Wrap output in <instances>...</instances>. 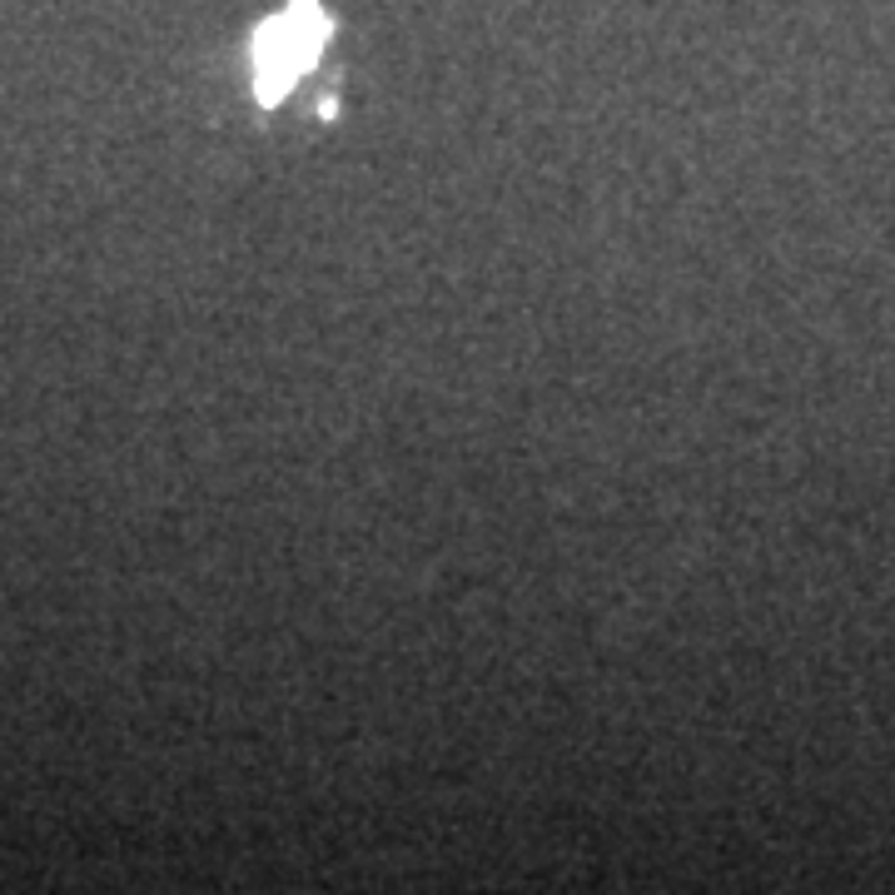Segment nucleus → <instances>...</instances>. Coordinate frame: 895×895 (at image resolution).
<instances>
[{"instance_id":"f257e3e1","label":"nucleus","mask_w":895,"mask_h":895,"mask_svg":"<svg viewBox=\"0 0 895 895\" xmlns=\"http://www.w3.org/2000/svg\"><path fill=\"white\" fill-rule=\"evenodd\" d=\"M318 40H324V15L314 6H294L278 25H264L254 55H259V99H284L298 70L314 65Z\"/></svg>"}]
</instances>
